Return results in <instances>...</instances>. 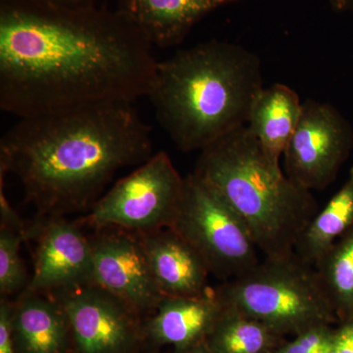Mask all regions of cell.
I'll return each instance as SVG.
<instances>
[{
	"label": "cell",
	"mask_w": 353,
	"mask_h": 353,
	"mask_svg": "<svg viewBox=\"0 0 353 353\" xmlns=\"http://www.w3.org/2000/svg\"><path fill=\"white\" fill-rule=\"evenodd\" d=\"M341 322L327 353H353V315Z\"/></svg>",
	"instance_id": "24"
},
{
	"label": "cell",
	"mask_w": 353,
	"mask_h": 353,
	"mask_svg": "<svg viewBox=\"0 0 353 353\" xmlns=\"http://www.w3.org/2000/svg\"><path fill=\"white\" fill-rule=\"evenodd\" d=\"M10 323L18 353H72L68 318L52 294L23 292L12 301Z\"/></svg>",
	"instance_id": "14"
},
{
	"label": "cell",
	"mask_w": 353,
	"mask_h": 353,
	"mask_svg": "<svg viewBox=\"0 0 353 353\" xmlns=\"http://www.w3.org/2000/svg\"><path fill=\"white\" fill-rule=\"evenodd\" d=\"M334 331L331 325H321L284 341L273 353H327L333 343Z\"/></svg>",
	"instance_id": "21"
},
{
	"label": "cell",
	"mask_w": 353,
	"mask_h": 353,
	"mask_svg": "<svg viewBox=\"0 0 353 353\" xmlns=\"http://www.w3.org/2000/svg\"><path fill=\"white\" fill-rule=\"evenodd\" d=\"M152 44L118 11L0 0V108L20 119L148 97Z\"/></svg>",
	"instance_id": "1"
},
{
	"label": "cell",
	"mask_w": 353,
	"mask_h": 353,
	"mask_svg": "<svg viewBox=\"0 0 353 353\" xmlns=\"http://www.w3.org/2000/svg\"><path fill=\"white\" fill-rule=\"evenodd\" d=\"M152 155L150 128L126 101L22 118L0 141V169L19 179L39 216L90 209L117 172Z\"/></svg>",
	"instance_id": "2"
},
{
	"label": "cell",
	"mask_w": 353,
	"mask_h": 353,
	"mask_svg": "<svg viewBox=\"0 0 353 353\" xmlns=\"http://www.w3.org/2000/svg\"><path fill=\"white\" fill-rule=\"evenodd\" d=\"M25 236L0 227V294L1 297L19 296L29 284L20 250Z\"/></svg>",
	"instance_id": "20"
},
{
	"label": "cell",
	"mask_w": 353,
	"mask_h": 353,
	"mask_svg": "<svg viewBox=\"0 0 353 353\" xmlns=\"http://www.w3.org/2000/svg\"><path fill=\"white\" fill-rule=\"evenodd\" d=\"M224 305L213 289L197 296H166L143 319L145 343L153 347L170 345L175 352L202 343L212 331Z\"/></svg>",
	"instance_id": "12"
},
{
	"label": "cell",
	"mask_w": 353,
	"mask_h": 353,
	"mask_svg": "<svg viewBox=\"0 0 353 353\" xmlns=\"http://www.w3.org/2000/svg\"><path fill=\"white\" fill-rule=\"evenodd\" d=\"M11 304L10 299L1 297L0 301V353H18L14 343L11 332Z\"/></svg>",
	"instance_id": "22"
},
{
	"label": "cell",
	"mask_w": 353,
	"mask_h": 353,
	"mask_svg": "<svg viewBox=\"0 0 353 353\" xmlns=\"http://www.w3.org/2000/svg\"><path fill=\"white\" fill-rule=\"evenodd\" d=\"M214 290L223 305L282 336L339 320L317 269L294 252L265 257L252 270Z\"/></svg>",
	"instance_id": "5"
},
{
	"label": "cell",
	"mask_w": 353,
	"mask_h": 353,
	"mask_svg": "<svg viewBox=\"0 0 353 353\" xmlns=\"http://www.w3.org/2000/svg\"><path fill=\"white\" fill-rule=\"evenodd\" d=\"M353 145V131L338 109L307 99L284 153L285 173L303 189L324 190L334 182Z\"/></svg>",
	"instance_id": "9"
},
{
	"label": "cell",
	"mask_w": 353,
	"mask_h": 353,
	"mask_svg": "<svg viewBox=\"0 0 353 353\" xmlns=\"http://www.w3.org/2000/svg\"><path fill=\"white\" fill-rule=\"evenodd\" d=\"M39 217L28 229L27 240L32 239L37 245L34 271L24 292L53 294L94 284L92 243L83 225L65 216Z\"/></svg>",
	"instance_id": "11"
},
{
	"label": "cell",
	"mask_w": 353,
	"mask_h": 353,
	"mask_svg": "<svg viewBox=\"0 0 353 353\" xmlns=\"http://www.w3.org/2000/svg\"><path fill=\"white\" fill-rule=\"evenodd\" d=\"M263 88L256 53L212 39L158 61L148 97L174 145L182 152H201L246 126Z\"/></svg>",
	"instance_id": "3"
},
{
	"label": "cell",
	"mask_w": 353,
	"mask_h": 353,
	"mask_svg": "<svg viewBox=\"0 0 353 353\" xmlns=\"http://www.w3.org/2000/svg\"><path fill=\"white\" fill-rule=\"evenodd\" d=\"M353 226V168L340 190L318 211L297 241L294 253L316 266L336 241Z\"/></svg>",
	"instance_id": "17"
},
{
	"label": "cell",
	"mask_w": 353,
	"mask_h": 353,
	"mask_svg": "<svg viewBox=\"0 0 353 353\" xmlns=\"http://www.w3.org/2000/svg\"><path fill=\"white\" fill-rule=\"evenodd\" d=\"M192 173L241 216L264 257L294 253L319 211L312 192L292 182L246 126L203 148Z\"/></svg>",
	"instance_id": "4"
},
{
	"label": "cell",
	"mask_w": 353,
	"mask_h": 353,
	"mask_svg": "<svg viewBox=\"0 0 353 353\" xmlns=\"http://www.w3.org/2000/svg\"><path fill=\"white\" fill-rule=\"evenodd\" d=\"M52 6L67 7V8H83V7L94 6V0H39Z\"/></svg>",
	"instance_id": "25"
},
{
	"label": "cell",
	"mask_w": 353,
	"mask_h": 353,
	"mask_svg": "<svg viewBox=\"0 0 353 353\" xmlns=\"http://www.w3.org/2000/svg\"><path fill=\"white\" fill-rule=\"evenodd\" d=\"M185 178L166 152L153 154L118 181L78 220L92 230L120 228L145 233L170 228L180 208Z\"/></svg>",
	"instance_id": "7"
},
{
	"label": "cell",
	"mask_w": 353,
	"mask_h": 353,
	"mask_svg": "<svg viewBox=\"0 0 353 353\" xmlns=\"http://www.w3.org/2000/svg\"><path fill=\"white\" fill-rule=\"evenodd\" d=\"M0 223L1 226L13 230L23 236H25L27 240L28 229L26 228L24 222L21 220L19 214L14 210L12 205L9 203L7 199L6 192H4L3 179L0 176Z\"/></svg>",
	"instance_id": "23"
},
{
	"label": "cell",
	"mask_w": 353,
	"mask_h": 353,
	"mask_svg": "<svg viewBox=\"0 0 353 353\" xmlns=\"http://www.w3.org/2000/svg\"><path fill=\"white\" fill-rule=\"evenodd\" d=\"M334 10L353 14V0H330Z\"/></svg>",
	"instance_id": "26"
},
{
	"label": "cell",
	"mask_w": 353,
	"mask_h": 353,
	"mask_svg": "<svg viewBox=\"0 0 353 353\" xmlns=\"http://www.w3.org/2000/svg\"><path fill=\"white\" fill-rule=\"evenodd\" d=\"M94 284L150 316L165 299L153 276L139 234L120 228L92 230Z\"/></svg>",
	"instance_id": "10"
},
{
	"label": "cell",
	"mask_w": 353,
	"mask_h": 353,
	"mask_svg": "<svg viewBox=\"0 0 353 353\" xmlns=\"http://www.w3.org/2000/svg\"><path fill=\"white\" fill-rule=\"evenodd\" d=\"M72 336V353H138L145 345L143 316L99 285L53 292Z\"/></svg>",
	"instance_id": "8"
},
{
	"label": "cell",
	"mask_w": 353,
	"mask_h": 353,
	"mask_svg": "<svg viewBox=\"0 0 353 353\" xmlns=\"http://www.w3.org/2000/svg\"><path fill=\"white\" fill-rule=\"evenodd\" d=\"M176 353H214L212 350L209 348L208 343L206 341H202V343H197L196 345H192L189 348H185V350H181V352H178Z\"/></svg>",
	"instance_id": "27"
},
{
	"label": "cell",
	"mask_w": 353,
	"mask_h": 353,
	"mask_svg": "<svg viewBox=\"0 0 353 353\" xmlns=\"http://www.w3.org/2000/svg\"><path fill=\"white\" fill-rule=\"evenodd\" d=\"M303 103L299 94L283 83L264 87L253 101L246 127L276 163L280 164L296 131Z\"/></svg>",
	"instance_id": "16"
},
{
	"label": "cell",
	"mask_w": 353,
	"mask_h": 353,
	"mask_svg": "<svg viewBox=\"0 0 353 353\" xmlns=\"http://www.w3.org/2000/svg\"><path fill=\"white\" fill-rule=\"evenodd\" d=\"M339 320L353 315V226L316 265Z\"/></svg>",
	"instance_id": "19"
},
{
	"label": "cell",
	"mask_w": 353,
	"mask_h": 353,
	"mask_svg": "<svg viewBox=\"0 0 353 353\" xmlns=\"http://www.w3.org/2000/svg\"><path fill=\"white\" fill-rule=\"evenodd\" d=\"M143 243L158 287L165 296H197L213 288L199 252L171 228L137 233Z\"/></svg>",
	"instance_id": "13"
},
{
	"label": "cell",
	"mask_w": 353,
	"mask_h": 353,
	"mask_svg": "<svg viewBox=\"0 0 353 353\" xmlns=\"http://www.w3.org/2000/svg\"><path fill=\"white\" fill-rule=\"evenodd\" d=\"M240 0H119L122 14L152 46L166 48L182 43L194 25L220 7Z\"/></svg>",
	"instance_id": "15"
},
{
	"label": "cell",
	"mask_w": 353,
	"mask_h": 353,
	"mask_svg": "<svg viewBox=\"0 0 353 353\" xmlns=\"http://www.w3.org/2000/svg\"><path fill=\"white\" fill-rule=\"evenodd\" d=\"M283 338L261 322L224 306L205 341L214 353H273L284 343Z\"/></svg>",
	"instance_id": "18"
},
{
	"label": "cell",
	"mask_w": 353,
	"mask_h": 353,
	"mask_svg": "<svg viewBox=\"0 0 353 353\" xmlns=\"http://www.w3.org/2000/svg\"><path fill=\"white\" fill-rule=\"evenodd\" d=\"M199 252L223 282L259 263V250L241 216L194 173L185 178L180 208L170 227Z\"/></svg>",
	"instance_id": "6"
}]
</instances>
